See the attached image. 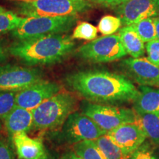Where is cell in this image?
Here are the masks:
<instances>
[{"instance_id":"1","label":"cell","mask_w":159,"mask_h":159,"mask_svg":"<svg viewBox=\"0 0 159 159\" xmlns=\"http://www.w3.org/2000/svg\"><path fill=\"white\" fill-rule=\"evenodd\" d=\"M66 83L91 102L112 105L134 102L139 89L126 76L103 70L79 71L67 75Z\"/></svg>"},{"instance_id":"2","label":"cell","mask_w":159,"mask_h":159,"mask_svg":"<svg viewBox=\"0 0 159 159\" xmlns=\"http://www.w3.org/2000/svg\"><path fill=\"white\" fill-rule=\"evenodd\" d=\"M72 37L63 34L16 40L10 54L28 66L51 65L62 61L75 48Z\"/></svg>"},{"instance_id":"3","label":"cell","mask_w":159,"mask_h":159,"mask_svg":"<svg viewBox=\"0 0 159 159\" xmlns=\"http://www.w3.org/2000/svg\"><path fill=\"white\" fill-rule=\"evenodd\" d=\"M75 97L67 92L60 91L32 111L33 127L39 130H49L61 126L75 112Z\"/></svg>"},{"instance_id":"4","label":"cell","mask_w":159,"mask_h":159,"mask_svg":"<svg viewBox=\"0 0 159 159\" xmlns=\"http://www.w3.org/2000/svg\"><path fill=\"white\" fill-rule=\"evenodd\" d=\"M17 13L24 17H56L77 16L92 9L89 0H30L16 5Z\"/></svg>"},{"instance_id":"5","label":"cell","mask_w":159,"mask_h":159,"mask_svg":"<svg viewBox=\"0 0 159 159\" xmlns=\"http://www.w3.org/2000/svg\"><path fill=\"white\" fill-rule=\"evenodd\" d=\"M77 22V16L25 17L19 27L11 32V35L16 40H22L64 34L70 31Z\"/></svg>"},{"instance_id":"6","label":"cell","mask_w":159,"mask_h":159,"mask_svg":"<svg viewBox=\"0 0 159 159\" xmlns=\"http://www.w3.org/2000/svg\"><path fill=\"white\" fill-rule=\"evenodd\" d=\"M80 57L92 63H109L126 56L127 52L118 34L103 35L77 49Z\"/></svg>"},{"instance_id":"7","label":"cell","mask_w":159,"mask_h":159,"mask_svg":"<svg viewBox=\"0 0 159 159\" xmlns=\"http://www.w3.org/2000/svg\"><path fill=\"white\" fill-rule=\"evenodd\" d=\"M82 113L107 133L125 123L136 121V112L134 109L112 105L85 102L83 105Z\"/></svg>"},{"instance_id":"8","label":"cell","mask_w":159,"mask_h":159,"mask_svg":"<svg viewBox=\"0 0 159 159\" xmlns=\"http://www.w3.org/2000/svg\"><path fill=\"white\" fill-rule=\"evenodd\" d=\"M43 80L38 68L13 64H0V91L19 92Z\"/></svg>"},{"instance_id":"9","label":"cell","mask_w":159,"mask_h":159,"mask_svg":"<svg viewBox=\"0 0 159 159\" xmlns=\"http://www.w3.org/2000/svg\"><path fill=\"white\" fill-rule=\"evenodd\" d=\"M63 125L62 136L71 144L83 141H95L107 134L83 113H72Z\"/></svg>"},{"instance_id":"10","label":"cell","mask_w":159,"mask_h":159,"mask_svg":"<svg viewBox=\"0 0 159 159\" xmlns=\"http://www.w3.org/2000/svg\"><path fill=\"white\" fill-rule=\"evenodd\" d=\"M120 66L131 81L139 85L159 87V67L151 63L148 57L123 59Z\"/></svg>"},{"instance_id":"11","label":"cell","mask_w":159,"mask_h":159,"mask_svg":"<svg viewBox=\"0 0 159 159\" xmlns=\"http://www.w3.org/2000/svg\"><path fill=\"white\" fill-rule=\"evenodd\" d=\"M114 11L123 27L129 26L147 18L159 16V0H127Z\"/></svg>"},{"instance_id":"12","label":"cell","mask_w":159,"mask_h":159,"mask_svg":"<svg viewBox=\"0 0 159 159\" xmlns=\"http://www.w3.org/2000/svg\"><path fill=\"white\" fill-rule=\"evenodd\" d=\"M60 91H61V85L58 83L41 80L17 92L16 105L32 111Z\"/></svg>"},{"instance_id":"13","label":"cell","mask_w":159,"mask_h":159,"mask_svg":"<svg viewBox=\"0 0 159 159\" xmlns=\"http://www.w3.org/2000/svg\"><path fill=\"white\" fill-rule=\"evenodd\" d=\"M107 135L130 157L147 139L144 132L136 122L125 123L109 131Z\"/></svg>"},{"instance_id":"14","label":"cell","mask_w":159,"mask_h":159,"mask_svg":"<svg viewBox=\"0 0 159 159\" xmlns=\"http://www.w3.org/2000/svg\"><path fill=\"white\" fill-rule=\"evenodd\" d=\"M11 139L19 158L47 159L43 145L39 139H32L24 132L14 134Z\"/></svg>"},{"instance_id":"15","label":"cell","mask_w":159,"mask_h":159,"mask_svg":"<svg viewBox=\"0 0 159 159\" xmlns=\"http://www.w3.org/2000/svg\"><path fill=\"white\" fill-rule=\"evenodd\" d=\"M4 125L11 136L19 133H27L33 127V112L16 105L5 118Z\"/></svg>"},{"instance_id":"16","label":"cell","mask_w":159,"mask_h":159,"mask_svg":"<svg viewBox=\"0 0 159 159\" xmlns=\"http://www.w3.org/2000/svg\"><path fill=\"white\" fill-rule=\"evenodd\" d=\"M139 94L134 101L136 113L159 115V89L139 85Z\"/></svg>"},{"instance_id":"17","label":"cell","mask_w":159,"mask_h":159,"mask_svg":"<svg viewBox=\"0 0 159 159\" xmlns=\"http://www.w3.org/2000/svg\"><path fill=\"white\" fill-rule=\"evenodd\" d=\"M118 35L126 51L127 54L131 57L139 58L144 56L145 45L142 39L139 37L132 26H124L119 29Z\"/></svg>"},{"instance_id":"18","label":"cell","mask_w":159,"mask_h":159,"mask_svg":"<svg viewBox=\"0 0 159 159\" xmlns=\"http://www.w3.org/2000/svg\"><path fill=\"white\" fill-rule=\"evenodd\" d=\"M146 135L147 139L159 148V115L136 112V121Z\"/></svg>"},{"instance_id":"19","label":"cell","mask_w":159,"mask_h":159,"mask_svg":"<svg viewBox=\"0 0 159 159\" xmlns=\"http://www.w3.org/2000/svg\"><path fill=\"white\" fill-rule=\"evenodd\" d=\"M94 142L106 159H130L131 158L117 146L107 134L99 137Z\"/></svg>"},{"instance_id":"20","label":"cell","mask_w":159,"mask_h":159,"mask_svg":"<svg viewBox=\"0 0 159 159\" xmlns=\"http://www.w3.org/2000/svg\"><path fill=\"white\" fill-rule=\"evenodd\" d=\"M74 152L83 159H106L94 141H83L75 144Z\"/></svg>"},{"instance_id":"21","label":"cell","mask_w":159,"mask_h":159,"mask_svg":"<svg viewBox=\"0 0 159 159\" xmlns=\"http://www.w3.org/2000/svg\"><path fill=\"white\" fill-rule=\"evenodd\" d=\"M131 26L144 43L157 39L153 18H147L140 20Z\"/></svg>"},{"instance_id":"22","label":"cell","mask_w":159,"mask_h":159,"mask_svg":"<svg viewBox=\"0 0 159 159\" xmlns=\"http://www.w3.org/2000/svg\"><path fill=\"white\" fill-rule=\"evenodd\" d=\"M24 18L19 16L17 13L6 11L0 13V35L11 33L17 28L21 23Z\"/></svg>"},{"instance_id":"23","label":"cell","mask_w":159,"mask_h":159,"mask_svg":"<svg viewBox=\"0 0 159 159\" xmlns=\"http://www.w3.org/2000/svg\"><path fill=\"white\" fill-rule=\"evenodd\" d=\"M16 93L11 91H0V124L4 122L9 113L16 105Z\"/></svg>"},{"instance_id":"24","label":"cell","mask_w":159,"mask_h":159,"mask_svg":"<svg viewBox=\"0 0 159 159\" xmlns=\"http://www.w3.org/2000/svg\"><path fill=\"white\" fill-rule=\"evenodd\" d=\"M122 21L118 16L106 15L102 17L98 24V30L104 35H114L120 29Z\"/></svg>"},{"instance_id":"25","label":"cell","mask_w":159,"mask_h":159,"mask_svg":"<svg viewBox=\"0 0 159 159\" xmlns=\"http://www.w3.org/2000/svg\"><path fill=\"white\" fill-rule=\"evenodd\" d=\"M98 29L88 22H81L77 25L73 32L72 39L93 41L97 38Z\"/></svg>"},{"instance_id":"26","label":"cell","mask_w":159,"mask_h":159,"mask_svg":"<svg viewBox=\"0 0 159 159\" xmlns=\"http://www.w3.org/2000/svg\"><path fill=\"white\" fill-rule=\"evenodd\" d=\"M156 146L150 142L145 141L140 148L135 151L130 159H159V152Z\"/></svg>"},{"instance_id":"27","label":"cell","mask_w":159,"mask_h":159,"mask_svg":"<svg viewBox=\"0 0 159 159\" xmlns=\"http://www.w3.org/2000/svg\"><path fill=\"white\" fill-rule=\"evenodd\" d=\"M145 50L149 61L159 67V39H156L146 43Z\"/></svg>"},{"instance_id":"28","label":"cell","mask_w":159,"mask_h":159,"mask_svg":"<svg viewBox=\"0 0 159 159\" xmlns=\"http://www.w3.org/2000/svg\"><path fill=\"white\" fill-rule=\"evenodd\" d=\"M0 159H13V152L7 141L0 139Z\"/></svg>"},{"instance_id":"29","label":"cell","mask_w":159,"mask_h":159,"mask_svg":"<svg viewBox=\"0 0 159 159\" xmlns=\"http://www.w3.org/2000/svg\"><path fill=\"white\" fill-rule=\"evenodd\" d=\"M89 1L97 4V5L104 6V7H112L114 9V7L125 2L127 0H89Z\"/></svg>"},{"instance_id":"30","label":"cell","mask_w":159,"mask_h":159,"mask_svg":"<svg viewBox=\"0 0 159 159\" xmlns=\"http://www.w3.org/2000/svg\"><path fill=\"white\" fill-rule=\"evenodd\" d=\"M10 55L9 47L3 41L0 40V63L7 61Z\"/></svg>"},{"instance_id":"31","label":"cell","mask_w":159,"mask_h":159,"mask_svg":"<svg viewBox=\"0 0 159 159\" xmlns=\"http://www.w3.org/2000/svg\"><path fill=\"white\" fill-rule=\"evenodd\" d=\"M60 159H83L82 158L77 156L75 152H69L63 155Z\"/></svg>"},{"instance_id":"32","label":"cell","mask_w":159,"mask_h":159,"mask_svg":"<svg viewBox=\"0 0 159 159\" xmlns=\"http://www.w3.org/2000/svg\"><path fill=\"white\" fill-rule=\"evenodd\" d=\"M153 21L156 27V38L159 39V16H156L153 18Z\"/></svg>"},{"instance_id":"33","label":"cell","mask_w":159,"mask_h":159,"mask_svg":"<svg viewBox=\"0 0 159 159\" xmlns=\"http://www.w3.org/2000/svg\"><path fill=\"white\" fill-rule=\"evenodd\" d=\"M5 11H6V10L5 8H3L2 7H1V6H0V13H3V12H5Z\"/></svg>"},{"instance_id":"34","label":"cell","mask_w":159,"mask_h":159,"mask_svg":"<svg viewBox=\"0 0 159 159\" xmlns=\"http://www.w3.org/2000/svg\"><path fill=\"white\" fill-rule=\"evenodd\" d=\"M21 1H30V0H21Z\"/></svg>"},{"instance_id":"35","label":"cell","mask_w":159,"mask_h":159,"mask_svg":"<svg viewBox=\"0 0 159 159\" xmlns=\"http://www.w3.org/2000/svg\"><path fill=\"white\" fill-rule=\"evenodd\" d=\"M19 159H21V158H19Z\"/></svg>"}]
</instances>
